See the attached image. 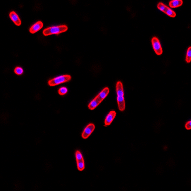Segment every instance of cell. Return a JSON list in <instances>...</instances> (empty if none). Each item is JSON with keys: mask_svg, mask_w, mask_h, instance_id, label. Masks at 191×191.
Masks as SVG:
<instances>
[{"mask_svg": "<svg viewBox=\"0 0 191 191\" xmlns=\"http://www.w3.org/2000/svg\"><path fill=\"white\" fill-rule=\"evenodd\" d=\"M116 91L118 109L121 111H123L125 109V102L124 98L123 87L122 82L121 81H118L117 83Z\"/></svg>", "mask_w": 191, "mask_h": 191, "instance_id": "1", "label": "cell"}, {"mask_svg": "<svg viewBox=\"0 0 191 191\" xmlns=\"http://www.w3.org/2000/svg\"><path fill=\"white\" fill-rule=\"evenodd\" d=\"M68 30V26L66 25H61L47 28L44 30L43 33L44 36H48L52 35H58L65 32Z\"/></svg>", "mask_w": 191, "mask_h": 191, "instance_id": "2", "label": "cell"}, {"mask_svg": "<svg viewBox=\"0 0 191 191\" xmlns=\"http://www.w3.org/2000/svg\"><path fill=\"white\" fill-rule=\"evenodd\" d=\"M71 79V77L68 75H60L48 81V85L50 86H55L68 82Z\"/></svg>", "mask_w": 191, "mask_h": 191, "instance_id": "3", "label": "cell"}, {"mask_svg": "<svg viewBox=\"0 0 191 191\" xmlns=\"http://www.w3.org/2000/svg\"><path fill=\"white\" fill-rule=\"evenodd\" d=\"M157 8L160 11H161V12H164L170 17H173V18L176 17V14L172 10L171 8L167 6L166 5L164 4L163 3H159L157 4Z\"/></svg>", "mask_w": 191, "mask_h": 191, "instance_id": "4", "label": "cell"}, {"mask_svg": "<svg viewBox=\"0 0 191 191\" xmlns=\"http://www.w3.org/2000/svg\"><path fill=\"white\" fill-rule=\"evenodd\" d=\"M152 47L154 52L157 55H161L163 54V49L161 44L158 38L156 37H154L152 39Z\"/></svg>", "mask_w": 191, "mask_h": 191, "instance_id": "5", "label": "cell"}, {"mask_svg": "<svg viewBox=\"0 0 191 191\" xmlns=\"http://www.w3.org/2000/svg\"><path fill=\"white\" fill-rule=\"evenodd\" d=\"M95 126L94 124H89V125L85 128V129H84V130L82 133V138L84 139H86L87 138H89V137L91 135V133H93V131L95 130Z\"/></svg>", "mask_w": 191, "mask_h": 191, "instance_id": "6", "label": "cell"}, {"mask_svg": "<svg viewBox=\"0 0 191 191\" xmlns=\"http://www.w3.org/2000/svg\"><path fill=\"white\" fill-rule=\"evenodd\" d=\"M43 27V23L41 21H38L35 23L30 28L29 31L31 34L37 33L39 30H40Z\"/></svg>", "mask_w": 191, "mask_h": 191, "instance_id": "7", "label": "cell"}, {"mask_svg": "<svg viewBox=\"0 0 191 191\" xmlns=\"http://www.w3.org/2000/svg\"><path fill=\"white\" fill-rule=\"evenodd\" d=\"M116 113L115 111H111V112L108 114L107 117L105 120V125L106 126H109L112 123L113 120L116 117Z\"/></svg>", "mask_w": 191, "mask_h": 191, "instance_id": "8", "label": "cell"}, {"mask_svg": "<svg viewBox=\"0 0 191 191\" xmlns=\"http://www.w3.org/2000/svg\"><path fill=\"white\" fill-rule=\"evenodd\" d=\"M9 16L11 19L12 20V21L14 23L15 25H16L17 26L21 25L22 23L21 20L16 12L14 11L11 12L9 13Z\"/></svg>", "mask_w": 191, "mask_h": 191, "instance_id": "9", "label": "cell"}, {"mask_svg": "<svg viewBox=\"0 0 191 191\" xmlns=\"http://www.w3.org/2000/svg\"><path fill=\"white\" fill-rule=\"evenodd\" d=\"M101 102V101L97 97H95L89 104V106H88L89 109L90 110H94L95 108L98 107Z\"/></svg>", "mask_w": 191, "mask_h": 191, "instance_id": "10", "label": "cell"}, {"mask_svg": "<svg viewBox=\"0 0 191 191\" xmlns=\"http://www.w3.org/2000/svg\"><path fill=\"white\" fill-rule=\"evenodd\" d=\"M109 90L108 87H105V89L102 90L98 94L97 97L101 101L104 100V99L106 98V97L108 96V94L109 93Z\"/></svg>", "mask_w": 191, "mask_h": 191, "instance_id": "11", "label": "cell"}, {"mask_svg": "<svg viewBox=\"0 0 191 191\" xmlns=\"http://www.w3.org/2000/svg\"><path fill=\"white\" fill-rule=\"evenodd\" d=\"M183 4V1L182 0H173L170 1L169 6L171 8H177L181 6Z\"/></svg>", "mask_w": 191, "mask_h": 191, "instance_id": "12", "label": "cell"}, {"mask_svg": "<svg viewBox=\"0 0 191 191\" xmlns=\"http://www.w3.org/2000/svg\"><path fill=\"white\" fill-rule=\"evenodd\" d=\"M77 167H78V170L80 171H83L85 169V163L84 160L82 159V160H79V161H77Z\"/></svg>", "mask_w": 191, "mask_h": 191, "instance_id": "13", "label": "cell"}, {"mask_svg": "<svg viewBox=\"0 0 191 191\" xmlns=\"http://www.w3.org/2000/svg\"><path fill=\"white\" fill-rule=\"evenodd\" d=\"M186 63H190L191 61V47H189L187 49V53H186V58H185Z\"/></svg>", "mask_w": 191, "mask_h": 191, "instance_id": "14", "label": "cell"}, {"mask_svg": "<svg viewBox=\"0 0 191 191\" xmlns=\"http://www.w3.org/2000/svg\"><path fill=\"white\" fill-rule=\"evenodd\" d=\"M14 73L17 75H21L23 73V70L22 68L20 66H17L15 68L14 70Z\"/></svg>", "mask_w": 191, "mask_h": 191, "instance_id": "15", "label": "cell"}, {"mask_svg": "<svg viewBox=\"0 0 191 191\" xmlns=\"http://www.w3.org/2000/svg\"><path fill=\"white\" fill-rule=\"evenodd\" d=\"M68 92V90L66 87H62L58 90V93L59 95L62 96V95H65Z\"/></svg>", "mask_w": 191, "mask_h": 191, "instance_id": "16", "label": "cell"}, {"mask_svg": "<svg viewBox=\"0 0 191 191\" xmlns=\"http://www.w3.org/2000/svg\"><path fill=\"white\" fill-rule=\"evenodd\" d=\"M75 158H76V160L77 161H79V160H82V159H84L83 157L82 156V154L81 153L80 151H76L75 154Z\"/></svg>", "mask_w": 191, "mask_h": 191, "instance_id": "17", "label": "cell"}, {"mask_svg": "<svg viewBox=\"0 0 191 191\" xmlns=\"http://www.w3.org/2000/svg\"><path fill=\"white\" fill-rule=\"evenodd\" d=\"M185 127L187 130H190L191 129V121H188L185 125Z\"/></svg>", "mask_w": 191, "mask_h": 191, "instance_id": "18", "label": "cell"}]
</instances>
